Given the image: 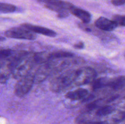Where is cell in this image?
I'll use <instances>...</instances> for the list:
<instances>
[{"label":"cell","instance_id":"obj_1","mask_svg":"<svg viewBox=\"0 0 125 124\" xmlns=\"http://www.w3.org/2000/svg\"><path fill=\"white\" fill-rule=\"evenodd\" d=\"M76 73L77 70H70L64 72L54 77L50 83L51 91L52 92H59L65 89L74 83L76 77Z\"/></svg>","mask_w":125,"mask_h":124},{"label":"cell","instance_id":"obj_2","mask_svg":"<svg viewBox=\"0 0 125 124\" xmlns=\"http://www.w3.org/2000/svg\"><path fill=\"white\" fill-rule=\"evenodd\" d=\"M34 83V72H32L18 79L14 87V92L16 96L19 97L25 96L31 91Z\"/></svg>","mask_w":125,"mask_h":124},{"label":"cell","instance_id":"obj_3","mask_svg":"<svg viewBox=\"0 0 125 124\" xmlns=\"http://www.w3.org/2000/svg\"><path fill=\"white\" fill-rule=\"evenodd\" d=\"M96 72L90 67H83L77 69L76 77L74 83L77 86L92 83L96 79Z\"/></svg>","mask_w":125,"mask_h":124},{"label":"cell","instance_id":"obj_4","mask_svg":"<svg viewBox=\"0 0 125 124\" xmlns=\"http://www.w3.org/2000/svg\"><path fill=\"white\" fill-rule=\"evenodd\" d=\"M5 36L10 38L21 39V40H32L36 38V34L25 28L13 27L6 30L4 33Z\"/></svg>","mask_w":125,"mask_h":124},{"label":"cell","instance_id":"obj_5","mask_svg":"<svg viewBox=\"0 0 125 124\" xmlns=\"http://www.w3.org/2000/svg\"><path fill=\"white\" fill-rule=\"evenodd\" d=\"M45 4V6L48 9L61 13L65 10H68L73 6L72 3L62 0H38Z\"/></svg>","mask_w":125,"mask_h":124},{"label":"cell","instance_id":"obj_6","mask_svg":"<svg viewBox=\"0 0 125 124\" xmlns=\"http://www.w3.org/2000/svg\"><path fill=\"white\" fill-rule=\"evenodd\" d=\"M21 26L35 33V34H42V35L50 36V37H55L57 35L56 32L48 29V28L45 27L32 25V24H23L21 25Z\"/></svg>","mask_w":125,"mask_h":124},{"label":"cell","instance_id":"obj_7","mask_svg":"<svg viewBox=\"0 0 125 124\" xmlns=\"http://www.w3.org/2000/svg\"><path fill=\"white\" fill-rule=\"evenodd\" d=\"M95 24L96 27L105 32L112 31L117 27V25L114 21L105 17H100L98 18L95 21Z\"/></svg>","mask_w":125,"mask_h":124},{"label":"cell","instance_id":"obj_8","mask_svg":"<svg viewBox=\"0 0 125 124\" xmlns=\"http://www.w3.org/2000/svg\"><path fill=\"white\" fill-rule=\"evenodd\" d=\"M69 12L70 13L76 17L77 18L80 19L83 23L87 24V23H90V21H91L92 16L89 12L84 9H82L78 8V7L74 6V5H73L70 7V9H69Z\"/></svg>","mask_w":125,"mask_h":124},{"label":"cell","instance_id":"obj_9","mask_svg":"<svg viewBox=\"0 0 125 124\" xmlns=\"http://www.w3.org/2000/svg\"><path fill=\"white\" fill-rule=\"evenodd\" d=\"M88 95L89 91L87 89L79 88L67 92L65 94V97L71 100H80L86 98Z\"/></svg>","mask_w":125,"mask_h":124},{"label":"cell","instance_id":"obj_10","mask_svg":"<svg viewBox=\"0 0 125 124\" xmlns=\"http://www.w3.org/2000/svg\"><path fill=\"white\" fill-rule=\"evenodd\" d=\"M115 110V106L111 105H102L98 108L95 113V115L98 117H103L112 114Z\"/></svg>","mask_w":125,"mask_h":124},{"label":"cell","instance_id":"obj_11","mask_svg":"<svg viewBox=\"0 0 125 124\" xmlns=\"http://www.w3.org/2000/svg\"><path fill=\"white\" fill-rule=\"evenodd\" d=\"M111 80H112V79L107 77L99 78L98 79H95L92 82L93 89L96 90L102 88L106 87V86H109Z\"/></svg>","mask_w":125,"mask_h":124},{"label":"cell","instance_id":"obj_12","mask_svg":"<svg viewBox=\"0 0 125 124\" xmlns=\"http://www.w3.org/2000/svg\"><path fill=\"white\" fill-rule=\"evenodd\" d=\"M125 78L123 75L118 77L117 78L112 79L111 82L109 87L114 91H118L121 89L125 86Z\"/></svg>","mask_w":125,"mask_h":124},{"label":"cell","instance_id":"obj_13","mask_svg":"<svg viewBox=\"0 0 125 124\" xmlns=\"http://www.w3.org/2000/svg\"><path fill=\"white\" fill-rule=\"evenodd\" d=\"M74 56V53L68 51H57L49 53V60H58L65 58H72Z\"/></svg>","mask_w":125,"mask_h":124},{"label":"cell","instance_id":"obj_14","mask_svg":"<svg viewBox=\"0 0 125 124\" xmlns=\"http://www.w3.org/2000/svg\"><path fill=\"white\" fill-rule=\"evenodd\" d=\"M11 75V70L7 64L0 69V83H6Z\"/></svg>","mask_w":125,"mask_h":124},{"label":"cell","instance_id":"obj_15","mask_svg":"<svg viewBox=\"0 0 125 124\" xmlns=\"http://www.w3.org/2000/svg\"><path fill=\"white\" fill-rule=\"evenodd\" d=\"M92 120L91 113H83L76 118L75 122L77 124H89L92 122Z\"/></svg>","mask_w":125,"mask_h":124},{"label":"cell","instance_id":"obj_16","mask_svg":"<svg viewBox=\"0 0 125 124\" xmlns=\"http://www.w3.org/2000/svg\"><path fill=\"white\" fill-rule=\"evenodd\" d=\"M17 10L15 6L11 4L0 2V12L3 13H12Z\"/></svg>","mask_w":125,"mask_h":124},{"label":"cell","instance_id":"obj_17","mask_svg":"<svg viewBox=\"0 0 125 124\" xmlns=\"http://www.w3.org/2000/svg\"><path fill=\"white\" fill-rule=\"evenodd\" d=\"M112 21L116 23L117 26L124 27L125 24V17L120 15H115L112 17Z\"/></svg>","mask_w":125,"mask_h":124},{"label":"cell","instance_id":"obj_18","mask_svg":"<svg viewBox=\"0 0 125 124\" xmlns=\"http://www.w3.org/2000/svg\"><path fill=\"white\" fill-rule=\"evenodd\" d=\"M111 2L114 6H120L124 4L125 2V0H112Z\"/></svg>","mask_w":125,"mask_h":124},{"label":"cell","instance_id":"obj_19","mask_svg":"<svg viewBox=\"0 0 125 124\" xmlns=\"http://www.w3.org/2000/svg\"><path fill=\"white\" fill-rule=\"evenodd\" d=\"M84 47V43L82 41H79L78 43H76L74 45V48L76 49H82Z\"/></svg>","mask_w":125,"mask_h":124},{"label":"cell","instance_id":"obj_20","mask_svg":"<svg viewBox=\"0 0 125 124\" xmlns=\"http://www.w3.org/2000/svg\"><path fill=\"white\" fill-rule=\"evenodd\" d=\"M87 124H107L106 122H92Z\"/></svg>","mask_w":125,"mask_h":124},{"label":"cell","instance_id":"obj_21","mask_svg":"<svg viewBox=\"0 0 125 124\" xmlns=\"http://www.w3.org/2000/svg\"><path fill=\"white\" fill-rule=\"evenodd\" d=\"M3 40H5V38L2 37V36H0V41H3Z\"/></svg>","mask_w":125,"mask_h":124},{"label":"cell","instance_id":"obj_22","mask_svg":"<svg viewBox=\"0 0 125 124\" xmlns=\"http://www.w3.org/2000/svg\"><path fill=\"white\" fill-rule=\"evenodd\" d=\"M125 124L124 123H121V122H118V123H114V124Z\"/></svg>","mask_w":125,"mask_h":124}]
</instances>
